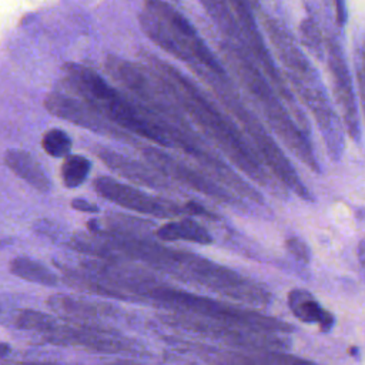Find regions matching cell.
I'll return each mask as SVG.
<instances>
[{
	"instance_id": "11",
	"label": "cell",
	"mask_w": 365,
	"mask_h": 365,
	"mask_svg": "<svg viewBox=\"0 0 365 365\" xmlns=\"http://www.w3.org/2000/svg\"><path fill=\"white\" fill-rule=\"evenodd\" d=\"M287 78L312 113L325 141L329 157L334 161H338L344 153L342 127L325 96L324 87L315 68L299 74L287 73Z\"/></svg>"
},
{
	"instance_id": "1",
	"label": "cell",
	"mask_w": 365,
	"mask_h": 365,
	"mask_svg": "<svg viewBox=\"0 0 365 365\" xmlns=\"http://www.w3.org/2000/svg\"><path fill=\"white\" fill-rule=\"evenodd\" d=\"M147 66H150L167 84L181 110L197 124V127L224 153L225 157L240 168L247 177L258 185L284 195L281 182L274 180L258 157L252 144H250L237 125L221 113L217 106L184 74L167 61L160 60L151 53H141Z\"/></svg>"
},
{
	"instance_id": "14",
	"label": "cell",
	"mask_w": 365,
	"mask_h": 365,
	"mask_svg": "<svg viewBox=\"0 0 365 365\" xmlns=\"http://www.w3.org/2000/svg\"><path fill=\"white\" fill-rule=\"evenodd\" d=\"M46 304L57 317L86 324L107 325V321H118L127 314L114 304L63 292L50 295Z\"/></svg>"
},
{
	"instance_id": "18",
	"label": "cell",
	"mask_w": 365,
	"mask_h": 365,
	"mask_svg": "<svg viewBox=\"0 0 365 365\" xmlns=\"http://www.w3.org/2000/svg\"><path fill=\"white\" fill-rule=\"evenodd\" d=\"M287 304L295 318L305 324H318L322 332L332 329L335 324V317L327 311L317 298L307 289L294 288L288 292Z\"/></svg>"
},
{
	"instance_id": "26",
	"label": "cell",
	"mask_w": 365,
	"mask_h": 365,
	"mask_svg": "<svg viewBox=\"0 0 365 365\" xmlns=\"http://www.w3.org/2000/svg\"><path fill=\"white\" fill-rule=\"evenodd\" d=\"M285 248L289 255H292L298 262L308 264L311 261V250L308 244L299 237H288L285 240Z\"/></svg>"
},
{
	"instance_id": "20",
	"label": "cell",
	"mask_w": 365,
	"mask_h": 365,
	"mask_svg": "<svg viewBox=\"0 0 365 365\" xmlns=\"http://www.w3.org/2000/svg\"><path fill=\"white\" fill-rule=\"evenodd\" d=\"M9 271L24 281L34 282L43 287L54 288L60 284V278L54 271H51L40 261L29 258L26 255L14 257L9 264Z\"/></svg>"
},
{
	"instance_id": "25",
	"label": "cell",
	"mask_w": 365,
	"mask_h": 365,
	"mask_svg": "<svg viewBox=\"0 0 365 365\" xmlns=\"http://www.w3.org/2000/svg\"><path fill=\"white\" fill-rule=\"evenodd\" d=\"M299 31H301V40H302V43H304L314 54H317L318 57H321L324 53H322V46H321V33H319L317 24H315L311 19H305V20L301 23Z\"/></svg>"
},
{
	"instance_id": "13",
	"label": "cell",
	"mask_w": 365,
	"mask_h": 365,
	"mask_svg": "<svg viewBox=\"0 0 365 365\" xmlns=\"http://www.w3.org/2000/svg\"><path fill=\"white\" fill-rule=\"evenodd\" d=\"M44 107L53 115L73 123L78 127L87 128L108 138L138 145L135 138L128 131L107 120L103 114H100L96 108H93L81 98L77 100L63 93H50L44 100Z\"/></svg>"
},
{
	"instance_id": "3",
	"label": "cell",
	"mask_w": 365,
	"mask_h": 365,
	"mask_svg": "<svg viewBox=\"0 0 365 365\" xmlns=\"http://www.w3.org/2000/svg\"><path fill=\"white\" fill-rule=\"evenodd\" d=\"M13 327L37 335L43 342L58 346H76L97 354H123L147 356L144 344L110 325L86 324L54 317L36 309H20L13 315Z\"/></svg>"
},
{
	"instance_id": "8",
	"label": "cell",
	"mask_w": 365,
	"mask_h": 365,
	"mask_svg": "<svg viewBox=\"0 0 365 365\" xmlns=\"http://www.w3.org/2000/svg\"><path fill=\"white\" fill-rule=\"evenodd\" d=\"M157 319L165 327L198 335L231 349L288 351L292 345V339L288 334L259 331L190 314L167 311V314H158Z\"/></svg>"
},
{
	"instance_id": "30",
	"label": "cell",
	"mask_w": 365,
	"mask_h": 365,
	"mask_svg": "<svg viewBox=\"0 0 365 365\" xmlns=\"http://www.w3.org/2000/svg\"><path fill=\"white\" fill-rule=\"evenodd\" d=\"M9 365H63L57 362H48V361H19V362H11Z\"/></svg>"
},
{
	"instance_id": "19",
	"label": "cell",
	"mask_w": 365,
	"mask_h": 365,
	"mask_svg": "<svg viewBox=\"0 0 365 365\" xmlns=\"http://www.w3.org/2000/svg\"><path fill=\"white\" fill-rule=\"evenodd\" d=\"M155 237L163 242L188 241L208 245L214 241L210 231L202 224L190 217L160 225L155 228Z\"/></svg>"
},
{
	"instance_id": "21",
	"label": "cell",
	"mask_w": 365,
	"mask_h": 365,
	"mask_svg": "<svg viewBox=\"0 0 365 365\" xmlns=\"http://www.w3.org/2000/svg\"><path fill=\"white\" fill-rule=\"evenodd\" d=\"M221 31L230 37L231 41L240 44L241 34L237 24L235 14L228 0H198Z\"/></svg>"
},
{
	"instance_id": "15",
	"label": "cell",
	"mask_w": 365,
	"mask_h": 365,
	"mask_svg": "<svg viewBox=\"0 0 365 365\" xmlns=\"http://www.w3.org/2000/svg\"><path fill=\"white\" fill-rule=\"evenodd\" d=\"M328 66L334 81L335 96L344 113V121L348 130V134L352 140L359 141L361 128H359V117L358 108L355 103L354 88L349 77V71L346 67V61L344 58V51L336 40H328Z\"/></svg>"
},
{
	"instance_id": "4",
	"label": "cell",
	"mask_w": 365,
	"mask_h": 365,
	"mask_svg": "<svg viewBox=\"0 0 365 365\" xmlns=\"http://www.w3.org/2000/svg\"><path fill=\"white\" fill-rule=\"evenodd\" d=\"M63 71L66 81L80 98L107 120L130 134H137L161 147H173L170 137L157 120L138 101H133L113 88L97 71L77 63L64 64Z\"/></svg>"
},
{
	"instance_id": "27",
	"label": "cell",
	"mask_w": 365,
	"mask_h": 365,
	"mask_svg": "<svg viewBox=\"0 0 365 365\" xmlns=\"http://www.w3.org/2000/svg\"><path fill=\"white\" fill-rule=\"evenodd\" d=\"M71 208L76 210V211H80V212H88V214H97L100 212V207L94 202H90L88 200L83 198V197H76L71 200L70 202Z\"/></svg>"
},
{
	"instance_id": "17",
	"label": "cell",
	"mask_w": 365,
	"mask_h": 365,
	"mask_svg": "<svg viewBox=\"0 0 365 365\" xmlns=\"http://www.w3.org/2000/svg\"><path fill=\"white\" fill-rule=\"evenodd\" d=\"M3 161L11 173H14L19 178L26 181L38 192L46 194L51 191L53 184L50 177L44 171L41 164L29 151L9 148L4 151Z\"/></svg>"
},
{
	"instance_id": "10",
	"label": "cell",
	"mask_w": 365,
	"mask_h": 365,
	"mask_svg": "<svg viewBox=\"0 0 365 365\" xmlns=\"http://www.w3.org/2000/svg\"><path fill=\"white\" fill-rule=\"evenodd\" d=\"M174 349L202 361L205 365H319L279 349H222L182 338H163Z\"/></svg>"
},
{
	"instance_id": "9",
	"label": "cell",
	"mask_w": 365,
	"mask_h": 365,
	"mask_svg": "<svg viewBox=\"0 0 365 365\" xmlns=\"http://www.w3.org/2000/svg\"><path fill=\"white\" fill-rule=\"evenodd\" d=\"M141 154L150 165H153L167 178L181 182L182 185L190 187L191 190L205 197L234 207L240 211L248 210V205L245 204L242 197L237 195L234 191L215 181L205 171L190 167L187 163L170 155L168 153L157 147H141Z\"/></svg>"
},
{
	"instance_id": "23",
	"label": "cell",
	"mask_w": 365,
	"mask_h": 365,
	"mask_svg": "<svg viewBox=\"0 0 365 365\" xmlns=\"http://www.w3.org/2000/svg\"><path fill=\"white\" fill-rule=\"evenodd\" d=\"M41 147L51 157H67L71 150V138L60 128H50L43 134Z\"/></svg>"
},
{
	"instance_id": "22",
	"label": "cell",
	"mask_w": 365,
	"mask_h": 365,
	"mask_svg": "<svg viewBox=\"0 0 365 365\" xmlns=\"http://www.w3.org/2000/svg\"><path fill=\"white\" fill-rule=\"evenodd\" d=\"M91 170V161L80 154H68L60 168L61 181L66 188L80 187L88 177Z\"/></svg>"
},
{
	"instance_id": "28",
	"label": "cell",
	"mask_w": 365,
	"mask_h": 365,
	"mask_svg": "<svg viewBox=\"0 0 365 365\" xmlns=\"http://www.w3.org/2000/svg\"><path fill=\"white\" fill-rule=\"evenodd\" d=\"M336 14V21L339 26H344L346 21V9H345V0H332Z\"/></svg>"
},
{
	"instance_id": "24",
	"label": "cell",
	"mask_w": 365,
	"mask_h": 365,
	"mask_svg": "<svg viewBox=\"0 0 365 365\" xmlns=\"http://www.w3.org/2000/svg\"><path fill=\"white\" fill-rule=\"evenodd\" d=\"M34 231L46 238H48L53 242H61L66 244L67 238H68V232H66V230L56 221L43 218V220H37L33 225Z\"/></svg>"
},
{
	"instance_id": "7",
	"label": "cell",
	"mask_w": 365,
	"mask_h": 365,
	"mask_svg": "<svg viewBox=\"0 0 365 365\" xmlns=\"http://www.w3.org/2000/svg\"><path fill=\"white\" fill-rule=\"evenodd\" d=\"M201 78H205L215 96L225 106V108L238 120L245 134L251 138V144L255 148L258 157L267 167V170L281 182L287 190L297 194L304 201H314V195L309 192L307 185L301 181L298 173L292 167L291 161L278 147L271 134L265 130L261 121L241 103V100L232 93V88L225 84L227 77L215 76L205 68L191 67Z\"/></svg>"
},
{
	"instance_id": "29",
	"label": "cell",
	"mask_w": 365,
	"mask_h": 365,
	"mask_svg": "<svg viewBox=\"0 0 365 365\" xmlns=\"http://www.w3.org/2000/svg\"><path fill=\"white\" fill-rule=\"evenodd\" d=\"M358 261H359V265H361L362 275L365 278V238H362L361 242L358 244Z\"/></svg>"
},
{
	"instance_id": "32",
	"label": "cell",
	"mask_w": 365,
	"mask_h": 365,
	"mask_svg": "<svg viewBox=\"0 0 365 365\" xmlns=\"http://www.w3.org/2000/svg\"><path fill=\"white\" fill-rule=\"evenodd\" d=\"M348 354H349L351 356H354V358H358V356H359V349H358L356 346H351V348L348 349Z\"/></svg>"
},
{
	"instance_id": "31",
	"label": "cell",
	"mask_w": 365,
	"mask_h": 365,
	"mask_svg": "<svg viewBox=\"0 0 365 365\" xmlns=\"http://www.w3.org/2000/svg\"><path fill=\"white\" fill-rule=\"evenodd\" d=\"M252 10H259V3L258 0H244Z\"/></svg>"
},
{
	"instance_id": "6",
	"label": "cell",
	"mask_w": 365,
	"mask_h": 365,
	"mask_svg": "<svg viewBox=\"0 0 365 365\" xmlns=\"http://www.w3.org/2000/svg\"><path fill=\"white\" fill-rule=\"evenodd\" d=\"M141 30L164 51L191 67L227 77V73L191 23L164 0H144L138 14Z\"/></svg>"
},
{
	"instance_id": "2",
	"label": "cell",
	"mask_w": 365,
	"mask_h": 365,
	"mask_svg": "<svg viewBox=\"0 0 365 365\" xmlns=\"http://www.w3.org/2000/svg\"><path fill=\"white\" fill-rule=\"evenodd\" d=\"M220 51L228 67H231L244 87L257 100L268 124L287 145V148L312 171L321 173V167L314 154L308 133L278 100L275 90L271 87V83L265 80L252 57L244 50V47L231 40L221 41Z\"/></svg>"
},
{
	"instance_id": "12",
	"label": "cell",
	"mask_w": 365,
	"mask_h": 365,
	"mask_svg": "<svg viewBox=\"0 0 365 365\" xmlns=\"http://www.w3.org/2000/svg\"><path fill=\"white\" fill-rule=\"evenodd\" d=\"M93 187L100 197L121 208L131 210L138 214H145L155 218H173L188 214L185 204L180 205L173 200L148 194L140 188L120 182L118 180L107 175L94 178Z\"/></svg>"
},
{
	"instance_id": "16",
	"label": "cell",
	"mask_w": 365,
	"mask_h": 365,
	"mask_svg": "<svg viewBox=\"0 0 365 365\" xmlns=\"http://www.w3.org/2000/svg\"><path fill=\"white\" fill-rule=\"evenodd\" d=\"M93 153L117 175L124 177L137 185L154 190L175 191V185L153 165H148V163H141L103 145H94Z\"/></svg>"
},
{
	"instance_id": "5",
	"label": "cell",
	"mask_w": 365,
	"mask_h": 365,
	"mask_svg": "<svg viewBox=\"0 0 365 365\" xmlns=\"http://www.w3.org/2000/svg\"><path fill=\"white\" fill-rule=\"evenodd\" d=\"M141 302L151 301L150 304L170 311L202 317L212 321L248 327L259 331L292 334L295 327L279 318L265 315L257 309H248L230 302L218 301L205 295L192 294L155 278L140 294Z\"/></svg>"
}]
</instances>
